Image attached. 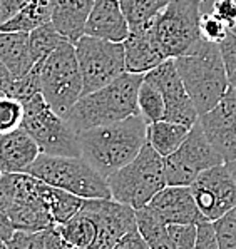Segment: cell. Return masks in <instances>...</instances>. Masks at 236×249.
<instances>
[{
	"label": "cell",
	"mask_w": 236,
	"mask_h": 249,
	"mask_svg": "<svg viewBox=\"0 0 236 249\" xmlns=\"http://www.w3.org/2000/svg\"><path fill=\"white\" fill-rule=\"evenodd\" d=\"M114 249H149V244L146 243L139 229H132L117 241Z\"/></svg>",
	"instance_id": "74e56055"
},
{
	"label": "cell",
	"mask_w": 236,
	"mask_h": 249,
	"mask_svg": "<svg viewBox=\"0 0 236 249\" xmlns=\"http://www.w3.org/2000/svg\"><path fill=\"white\" fill-rule=\"evenodd\" d=\"M201 127L221 154L224 162L236 159V94L228 90L223 99L208 112L198 117Z\"/></svg>",
	"instance_id": "9a60e30c"
},
{
	"label": "cell",
	"mask_w": 236,
	"mask_h": 249,
	"mask_svg": "<svg viewBox=\"0 0 236 249\" xmlns=\"http://www.w3.org/2000/svg\"><path fill=\"white\" fill-rule=\"evenodd\" d=\"M136 224L146 243L149 244V249H173L167 232V223L151 208L144 206L136 209Z\"/></svg>",
	"instance_id": "484cf974"
},
{
	"label": "cell",
	"mask_w": 236,
	"mask_h": 249,
	"mask_svg": "<svg viewBox=\"0 0 236 249\" xmlns=\"http://www.w3.org/2000/svg\"><path fill=\"white\" fill-rule=\"evenodd\" d=\"M129 32L131 29L121 9L119 0H94L84 29L86 36L111 42H124Z\"/></svg>",
	"instance_id": "ac0fdd59"
},
{
	"label": "cell",
	"mask_w": 236,
	"mask_h": 249,
	"mask_svg": "<svg viewBox=\"0 0 236 249\" xmlns=\"http://www.w3.org/2000/svg\"><path fill=\"white\" fill-rule=\"evenodd\" d=\"M25 107L24 102L12 95H0V134L12 132L22 127Z\"/></svg>",
	"instance_id": "f546056e"
},
{
	"label": "cell",
	"mask_w": 236,
	"mask_h": 249,
	"mask_svg": "<svg viewBox=\"0 0 236 249\" xmlns=\"http://www.w3.org/2000/svg\"><path fill=\"white\" fill-rule=\"evenodd\" d=\"M147 208H151L167 224L171 223H193L203 221L196 201L189 186H171L167 184L151 199Z\"/></svg>",
	"instance_id": "2e32d148"
},
{
	"label": "cell",
	"mask_w": 236,
	"mask_h": 249,
	"mask_svg": "<svg viewBox=\"0 0 236 249\" xmlns=\"http://www.w3.org/2000/svg\"><path fill=\"white\" fill-rule=\"evenodd\" d=\"M147 122L139 112L79 132L81 156L106 179L131 162L147 142Z\"/></svg>",
	"instance_id": "6da1fadb"
},
{
	"label": "cell",
	"mask_w": 236,
	"mask_h": 249,
	"mask_svg": "<svg viewBox=\"0 0 236 249\" xmlns=\"http://www.w3.org/2000/svg\"><path fill=\"white\" fill-rule=\"evenodd\" d=\"M47 229H40V231H22V229H15L14 236L7 243L5 248L9 249H45L47 243Z\"/></svg>",
	"instance_id": "836d02e7"
},
{
	"label": "cell",
	"mask_w": 236,
	"mask_h": 249,
	"mask_svg": "<svg viewBox=\"0 0 236 249\" xmlns=\"http://www.w3.org/2000/svg\"><path fill=\"white\" fill-rule=\"evenodd\" d=\"M0 95H3V92H2V90H0Z\"/></svg>",
	"instance_id": "f6af8a7d"
},
{
	"label": "cell",
	"mask_w": 236,
	"mask_h": 249,
	"mask_svg": "<svg viewBox=\"0 0 236 249\" xmlns=\"http://www.w3.org/2000/svg\"><path fill=\"white\" fill-rule=\"evenodd\" d=\"M30 0H0V25L12 18L20 9H24Z\"/></svg>",
	"instance_id": "f35d334b"
},
{
	"label": "cell",
	"mask_w": 236,
	"mask_h": 249,
	"mask_svg": "<svg viewBox=\"0 0 236 249\" xmlns=\"http://www.w3.org/2000/svg\"><path fill=\"white\" fill-rule=\"evenodd\" d=\"M189 187L204 219L216 221L236 206V182L226 162L203 171Z\"/></svg>",
	"instance_id": "7c38bea8"
},
{
	"label": "cell",
	"mask_w": 236,
	"mask_h": 249,
	"mask_svg": "<svg viewBox=\"0 0 236 249\" xmlns=\"http://www.w3.org/2000/svg\"><path fill=\"white\" fill-rule=\"evenodd\" d=\"M40 94L64 117L81 99L82 77L75 45L71 40L64 42L40 64Z\"/></svg>",
	"instance_id": "52a82bcc"
},
{
	"label": "cell",
	"mask_w": 236,
	"mask_h": 249,
	"mask_svg": "<svg viewBox=\"0 0 236 249\" xmlns=\"http://www.w3.org/2000/svg\"><path fill=\"white\" fill-rule=\"evenodd\" d=\"M0 60L9 67L15 79L27 74L34 66L30 57L29 34L0 30Z\"/></svg>",
	"instance_id": "44dd1931"
},
{
	"label": "cell",
	"mask_w": 236,
	"mask_h": 249,
	"mask_svg": "<svg viewBox=\"0 0 236 249\" xmlns=\"http://www.w3.org/2000/svg\"><path fill=\"white\" fill-rule=\"evenodd\" d=\"M167 232L173 249H193L196 248V224L193 223H171Z\"/></svg>",
	"instance_id": "e575fe53"
},
{
	"label": "cell",
	"mask_w": 236,
	"mask_h": 249,
	"mask_svg": "<svg viewBox=\"0 0 236 249\" xmlns=\"http://www.w3.org/2000/svg\"><path fill=\"white\" fill-rule=\"evenodd\" d=\"M174 60L200 116L213 109L228 92L226 69L219 44L203 40L191 53Z\"/></svg>",
	"instance_id": "3957f363"
},
{
	"label": "cell",
	"mask_w": 236,
	"mask_h": 249,
	"mask_svg": "<svg viewBox=\"0 0 236 249\" xmlns=\"http://www.w3.org/2000/svg\"><path fill=\"white\" fill-rule=\"evenodd\" d=\"M224 160L196 121L189 129L188 137L180 147L164 158L166 179L171 186H191L198 176Z\"/></svg>",
	"instance_id": "8fae6325"
},
{
	"label": "cell",
	"mask_w": 236,
	"mask_h": 249,
	"mask_svg": "<svg viewBox=\"0 0 236 249\" xmlns=\"http://www.w3.org/2000/svg\"><path fill=\"white\" fill-rule=\"evenodd\" d=\"M27 172L84 199L112 197L108 179L99 174L82 156H51L40 152Z\"/></svg>",
	"instance_id": "5b68a950"
},
{
	"label": "cell",
	"mask_w": 236,
	"mask_h": 249,
	"mask_svg": "<svg viewBox=\"0 0 236 249\" xmlns=\"http://www.w3.org/2000/svg\"><path fill=\"white\" fill-rule=\"evenodd\" d=\"M59 229L60 236L69 243L71 248H79V249H91L96 241L97 236V228L96 223L92 221V217L87 213H84L81 209L75 216H72L71 219H67L66 223L55 224Z\"/></svg>",
	"instance_id": "d4e9b609"
},
{
	"label": "cell",
	"mask_w": 236,
	"mask_h": 249,
	"mask_svg": "<svg viewBox=\"0 0 236 249\" xmlns=\"http://www.w3.org/2000/svg\"><path fill=\"white\" fill-rule=\"evenodd\" d=\"M40 149L24 127L0 134V172H27Z\"/></svg>",
	"instance_id": "d6986e66"
},
{
	"label": "cell",
	"mask_w": 236,
	"mask_h": 249,
	"mask_svg": "<svg viewBox=\"0 0 236 249\" xmlns=\"http://www.w3.org/2000/svg\"><path fill=\"white\" fill-rule=\"evenodd\" d=\"M144 75L153 80L159 87V90L163 92L166 104L164 117L163 119L191 127L198 121L200 114H198L196 107L193 104L184 84H182V79L176 67V60L166 59L164 62H161L158 67L146 72Z\"/></svg>",
	"instance_id": "5bb4252c"
},
{
	"label": "cell",
	"mask_w": 236,
	"mask_h": 249,
	"mask_svg": "<svg viewBox=\"0 0 236 249\" xmlns=\"http://www.w3.org/2000/svg\"><path fill=\"white\" fill-rule=\"evenodd\" d=\"M82 211L96 223L97 236L91 249H114L126 232L138 229L136 209L112 197L86 199Z\"/></svg>",
	"instance_id": "4fadbf2b"
},
{
	"label": "cell",
	"mask_w": 236,
	"mask_h": 249,
	"mask_svg": "<svg viewBox=\"0 0 236 249\" xmlns=\"http://www.w3.org/2000/svg\"><path fill=\"white\" fill-rule=\"evenodd\" d=\"M37 186L39 179L29 172L0 176V202L7 209L15 229L40 231L55 224L37 193Z\"/></svg>",
	"instance_id": "ba28073f"
},
{
	"label": "cell",
	"mask_w": 236,
	"mask_h": 249,
	"mask_svg": "<svg viewBox=\"0 0 236 249\" xmlns=\"http://www.w3.org/2000/svg\"><path fill=\"white\" fill-rule=\"evenodd\" d=\"M15 228L10 221L9 214H7V209L3 208V204L0 202V239L3 241V244L7 246V243L10 241V237L14 236Z\"/></svg>",
	"instance_id": "ab89813d"
},
{
	"label": "cell",
	"mask_w": 236,
	"mask_h": 249,
	"mask_svg": "<svg viewBox=\"0 0 236 249\" xmlns=\"http://www.w3.org/2000/svg\"><path fill=\"white\" fill-rule=\"evenodd\" d=\"M40 64L42 62L34 64L32 69H30L27 74L15 79L12 90H10L9 95H12V97L18 99V101L25 102L27 99L34 97L36 94H39L40 92Z\"/></svg>",
	"instance_id": "4dcf8cb0"
},
{
	"label": "cell",
	"mask_w": 236,
	"mask_h": 249,
	"mask_svg": "<svg viewBox=\"0 0 236 249\" xmlns=\"http://www.w3.org/2000/svg\"><path fill=\"white\" fill-rule=\"evenodd\" d=\"M123 45L126 71L132 74H146L167 59L156 39L154 22L141 29L131 30Z\"/></svg>",
	"instance_id": "e0dca14e"
},
{
	"label": "cell",
	"mask_w": 236,
	"mask_h": 249,
	"mask_svg": "<svg viewBox=\"0 0 236 249\" xmlns=\"http://www.w3.org/2000/svg\"><path fill=\"white\" fill-rule=\"evenodd\" d=\"M24 107L22 127L32 136L42 154L81 156L79 134L72 129L66 117L52 109L40 92L27 99Z\"/></svg>",
	"instance_id": "8992f818"
},
{
	"label": "cell",
	"mask_w": 236,
	"mask_h": 249,
	"mask_svg": "<svg viewBox=\"0 0 236 249\" xmlns=\"http://www.w3.org/2000/svg\"><path fill=\"white\" fill-rule=\"evenodd\" d=\"M47 22H51V0H30L12 18L3 22L0 30L29 34Z\"/></svg>",
	"instance_id": "cb8c5ba5"
},
{
	"label": "cell",
	"mask_w": 236,
	"mask_h": 249,
	"mask_svg": "<svg viewBox=\"0 0 236 249\" xmlns=\"http://www.w3.org/2000/svg\"><path fill=\"white\" fill-rule=\"evenodd\" d=\"M164 109L166 104H164V97H163V92L159 90V87L156 86L153 80L144 75L138 90L139 114L146 119L147 124H151V122L161 121L164 117Z\"/></svg>",
	"instance_id": "f1b7e54d"
},
{
	"label": "cell",
	"mask_w": 236,
	"mask_h": 249,
	"mask_svg": "<svg viewBox=\"0 0 236 249\" xmlns=\"http://www.w3.org/2000/svg\"><path fill=\"white\" fill-rule=\"evenodd\" d=\"M69 39L64 37L59 30L55 29L52 22L37 27L32 32H29V47H30V57L32 62H44L57 47L67 42Z\"/></svg>",
	"instance_id": "4316f807"
},
{
	"label": "cell",
	"mask_w": 236,
	"mask_h": 249,
	"mask_svg": "<svg viewBox=\"0 0 236 249\" xmlns=\"http://www.w3.org/2000/svg\"><path fill=\"white\" fill-rule=\"evenodd\" d=\"M219 49H221L224 69H226L228 90L236 94V36L231 30L226 36V39L219 44Z\"/></svg>",
	"instance_id": "d590c367"
},
{
	"label": "cell",
	"mask_w": 236,
	"mask_h": 249,
	"mask_svg": "<svg viewBox=\"0 0 236 249\" xmlns=\"http://www.w3.org/2000/svg\"><path fill=\"white\" fill-rule=\"evenodd\" d=\"M143 79L144 74L123 72L108 86L82 95L66 114L67 122L79 134L86 129L112 124L139 112L138 90Z\"/></svg>",
	"instance_id": "7a4b0ae2"
},
{
	"label": "cell",
	"mask_w": 236,
	"mask_h": 249,
	"mask_svg": "<svg viewBox=\"0 0 236 249\" xmlns=\"http://www.w3.org/2000/svg\"><path fill=\"white\" fill-rule=\"evenodd\" d=\"M169 0H119L129 29H141L158 18Z\"/></svg>",
	"instance_id": "83f0119b"
},
{
	"label": "cell",
	"mask_w": 236,
	"mask_h": 249,
	"mask_svg": "<svg viewBox=\"0 0 236 249\" xmlns=\"http://www.w3.org/2000/svg\"><path fill=\"white\" fill-rule=\"evenodd\" d=\"M108 184L112 199L134 209L144 208L167 186L164 158L146 142L131 162L109 176Z\"/></svg>",
	"instance_id": "277c9868"
},
{
	"label": "cell",
	"mask_w": 236,
	"mask_h": 249,
	"mask_svg": "<svg viewBox=\"0 0 236 249\" xmlns=\"http://www.w3.org/2000/svg\"><path fill=\"white\" fill-rule=\"evenodd\" d=\"M219 249H236V206L215 221Z\"/></svg>",
	"instance_id": "d6a6232c"
},
{
	"label": "cell",
	"mask_w": 236,
	"mask_h": 249,
	"mask_svg": "<svg viewBox=\"0 0 236 249\" xmlns=\"http://www.w3.org/2000/svg\"><path fill=\"white\" fill-rule=\"evenodd\" d=\"M92 3L94 0H51V22L64 37L75 44L84 36Z\"/></svg>",
	"instance_id": "ffe728a7"
},
{
	"label": "cell",
	"mask_w": 236,
	"mask_h": 249,
	"mask_svg": "<svg viewBox=\"0 0 236 249\" xmlns=\"http://www.w3.org/2000/svg\"><path fill=\"white\" fill-rule=\"evenodd\" d=\"M189 125L178 124L173 121H161L151 122L147 125V142H149L163 158L173 154L189 134Z\"/></svg>",
	"instance_id": "603a6c76"
},
{
	"label": "cell",
	"mask_w": 236,
	"mask_h": 249,
	"mask_svg": "<svg viewBox=\"0 0 236 249\" xmlns=\"http://www.w3.org/2000/svg\"><path fill=\"white\" fill-rule=\"evenodd\" d=\"M0 248H5V244H3V241L0 239Z\"/></svg>",
	"instance_id": "ee69618b"
},
{
	"label": "cell",
	"mask_w": 236,
	"mask_h": 249,
	"mask_svg": "<svg viewBox=\"0 0 236 249\" xmlns=\"http://www.w3.org/2000/svg\"><path fill=\"white\" fill-rule=\"evenodd\" d=\"M226 166L230 167L231 174H233V179H235V182H236V159L235 160H230V162H226Z\"/></svg>",
	"instance_id": "b9f144b4"
},
{
	"label": "cell",
	"mask_w": 236,
	"mask_h": 249,
	"mask_svg": "<svg viewBox=\"0 0 236 249\" xmlns=\"http://www.w3.org/2000/svg\"><path fill=\"white\" fill-rule=\"evenodd\" d=\"M74 45L82 77V95L108 86L126 72L123 42H111L84 34Z\"/></svg>",
	"instance_id": "30bf717a"
},
{
	"label": "cell",
	"mask_w": 236,
	"mask_h": 249,
	"mask_svg": "<svg viewBox=\"0 0 236 249\" xmlns=\"http://www.w3.org/2000/svg\"><path fill=\"white\" fill-rule=\"evenodd\" d=\"M15 82V75L9 71V67L0 60V90L9 95Z\"/></svg>",
	"instance_id": "60d3db41"
},
{
	"label": "cell",
	"mask_w": 236,
	"mask_h": 249,
	"mask_svg": "<svg viewBox=\"0 0 236 249\" xmlns=\"http://www.w3.org/2000/svg\"><path fill=\"white\" fill-rule=\"evenodd\" d=\"M230 27L224 20L215 15L213 12H201L200 15V34L203 40L213 42V44H221L230 34Z\"/></svg>",
	"instance_id": "1f68e13d"
},
{
	"label": "cell",
	"mask_w": 236,
	"mask_h": 249,
	"mask_svg": "<svg viewBox=\"0 0 236 249\" xmlns=\"http://www.w3.org/2000/svg\"><path fill=\"white\" fill-rule=\"evenodd\" d=\"M231 32H233L235 36H236V25H233V27H231Z\"/></svg>",
	"instance_id": "7bdbcfd3"
},
{
	"label": "cell",
	"mask_w": 236,
	"mask_h": 249,
	"mask_svg": "<svg viewBox=\"0 0 236 249\" xmlns=\"http://www.w3.org/2000/svg\"><path fill=\"white\" fill-rule=\"evenodd\" d=\"M37 193H39L45 208L49 209L55 224L66 223L67 219L75 216L82 209L84 201H86L81 196H75V194L60 189V187L51 186V184L40 181V179L39 186H37Z\"/></svg>",
	"instance_id": "7402d4cb"
},
{
	"label": "cell",
	"mask_w": 236,
	"mask_h": 249,
	"mask_svg": "<svg viewBox=\"0 0 236 249\" xmlns=\"http://www.w3.org/2000/svg\"><path fill=\"white\" fill-rule=\"evenodd\" d=\"M201 0H169L154 20V34L167 59L191 53L203 42L200 34Z\"/></svg>",
	"instance_id": "9c48e42d"
},
{
	"label": "cell",
	"mask_w": 236,
	"mask_h": 249,
	"mask_svg": "<svg viewBox=\"0 0 236 249\" xmlns=\"http://www.w3.org/2000/svg\"><path fill=\"white\" fill-rule=\"evenodd\" d=\"M196 249H219L215 221L203 219L196 224Z\"/></svg>",
	"instance_id": "8d00e7d4"
}]
</instances>
